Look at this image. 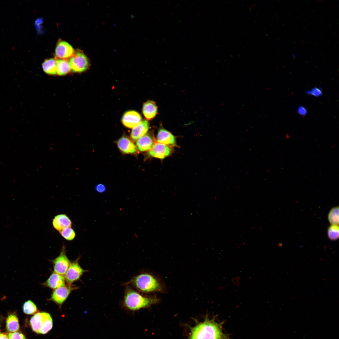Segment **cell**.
<instances>
[{
    "label": "cell",
    "mask_w": 339,
    "mask_h": 339,
    "mask_svg": "<svg viewBox=\"0 0 339 339\" xmlns=\"http://www.w3.org/2000/svg\"><path fill=\"white\" fill-rule=\"evenodd\" d=\"M222 324L207 316L203 321L191 328L187 339H229L228 335L223 331Z\"/></svg>",
    "instance_id": "obj_1"
},
{
    "label": "cell",
    "mask_w": 339,
    "mask_h": 339,
    "mask_svg": "<svg viewBox=\"0 0 339 339\" xmlns=\"http://www.w3.org/2000/svg\"><path fill=\"white\" fill-rule=\"evenodd\" d=\"M125 285L123 305L128 310L135 311L147 308L159 301V299L155 297L144 296L129 285Z\"/></svg>",
    "instance_id": "obj_2"
},
{
    "label": "cell",
    "mask_w": 339,
    "mask_h": 339,
    "mask_svg": "<svg viewBox=\"0 0 339 339\" xmlns=\"http://www.w3.org/2000/svg\"><path fill=\"white\" fill-rule=\"evenodd\" d=\"M126 284H130L138 291L148 293L162 290L161 286L156 278L148 273H140L133 277Z\"/></svg>",
    "instance_id": "obj_3"
},
{
    "label": "cell",
    "mask_w": 339,
    "mask_h": 339,
    "mask_svg": "<svg viewBox=\"0 0 339 339\" xmlns=\"http://www.w3.org/2000/svg\"><path fill=\"white\" fill-rule=\"evenodd\" d=\"M30 322L32 330L38 334H46L53 326L52 318L49 314L45 312L35 314L31 318Z\"/></svg>",
    "instance_id": "obj_4"
},
{
    "label": "cell",
    "mask_w": 339,
    "mask_h": 339,
    "mask_svg": "<svg viewBox=\"0 0 339 339\" xmlns=\"http://www.w3.org/2000/svg\"><path fill=\"white\" fill-rule=\"evenodd\" d=\"M71 70L73 72L81 73L86 70L89 65L87 57L82 52L77 51L69 61Z\"/></svg>",
    "instance_id": "obj_5"
},
{
    "label": "cell",
    "mask_w": 339,
    "mask_h": 339,
    "mask_svg": "<svg viewBox=\"0 0 339 339\" xmlns=\"http://www.w3.org/2000/svg\"><path fill=\"white\" fill-rule=\"evenodd\" d=\"M78 260L77 259L70 263L64 276L65 281L68 285H72L73 283L78 280L84 273L87 271L81 267Z\"/></svg>",
    "instance_id": "obj_6"
},
{
    "label": "cell",
    "mask_w": 339,
    "mask_h": 339,
    "mask_svg": "<svg viewBox=\"0 0 339 339\" xmlns=\"http://www.w3.org/2000/svg\"><path fill=\"white\" fill-rule=\"evenodd\" d=\"M52 262L54 272L64 276L71 263L66 255L65 246L62 247L59 255Z\"/></svg>",
    "instance_id": "obj_7"
},
{
    "label": "cell",
    "mask_w": 339,
    "mask_h": 339,
    "mask_svg": "<svg viewBox=\"0 0 339 339\" xmlns=\"http://www.w3.org/2000/svg\"><path fill=\"white\" fill-rule=\"evenodd\" d=\"M78 288L72 286L66 285L57 288L53 291L50 300L55 302L59 306L63 304L71 292Z\"/></svg>",
    "instance_id": "obj_8"
},
{
    "label": "cell",
    "mask_w": 339,
    "mask_h": 339,
    "mask_svg": "<svg viewBox=\"0 0 339 339\" xmlns=\"http://www.w3.org/2000/svg\"><path fill=\"white\" fill-rule=\"evenodd\" d=\"M72 46L67 42L59 40L56 46L55 55L60 59H66L73 56L75 54Z\"/></svg>",
    "instance_id": "obj_9"
},
{
    "label": "cell",
    "mask_w": 339,
    "mask_h": 339,
    "mask_svg": "<svg viewBox=\"0 0 339 339\" xmlns=\"http://www.w3.org/2000/svg\"><path fill=\"white\" fill-rule=\"evenodd\" d=\"M171 152L169 146L157 142L154 143L148 154L151 156L162 159L170 155Z\"/></svg>",
    "instance_id": "obj_10"
},
{
    "label": "cell",
    "mask_w": 339,
    "mask_h": 339,
    "mask_svg": "<svg viewBox=\"0 0 339 339\" xmlns=\"http://www.w3.org/2000/svg\"><path fill=\"white\" fill-rule=\"evenodd\" d=\"M142 117L140 114L134 110H129L125 112L121 118L123 125L128 128H133L141 121Z\"/></svg>",
    "instance_id": "obj_11"
},
{
    "label": "cell",
    "mask_w": 339,
    "mask_h": 339,
    "mask_svg": "<svg viewBox=\"0 0 339 339\" xmlns=\"http://www.w3.org/2000/svg\"><path fill=\"white\" fill-rule=\"evenodd\" d=\"M116 143L119 149L123 153L135 154L137 153L136 146L126 137H122L120 138Z\"/></svg>",
    "instance_id": "obj_12"
},
{
    "label": "cell",
    "mask_w": 339,
    "mask_h": 339,
    "mask_svg": "<svg viewBox=\"0 0 339 339\" xmlns=\"http://www.w3.org/2000/svg\"><path fill=\"white\" fill-rule=\"evenodd\" d=\"M65 281L64 276L54 272L43 284L55 289L65 285Z\"/></svg>",
    "instance_id": "obj_13"
},
{
    "label": "cell",
    "mask_w": 339,
    "mask_h": 339,
    "mask_svg": "<svg viewBox=\"0 0 339 339\" xmlns=\"http://www.w3.org/2000/svg\"><path fill=\"white\" fill-rule=\"evenodd\" d=\"M72 222L66 214H60L55 216L52 220L53 228L59 232L68 227H71Z\"/></svg>",
    "instance_id": "obj_14"
},
{
    "label": "cell",
    "mask_w": 339,
    "mask_h": 339,
    "mask_svg": "<svg viewBox=\"0 0 339 339\" xmlns=\"http://www.w3.org/2000/svg\"><path fill=\"white\" fill-rule=\"evenodd\" d=\"M156 139L158 142L167 146H173L176 144L175 138L173 135L163 128L160 129L159 131Z\"/></svg>",
    "instance_id": "obj_15"
},
{
    "label": "cell",
    "mask_w": 339,
    "mask_h": 339,
    "mask_svg": "<svg viewBox=\"0 0 339 339\" xmlns=\"http://www.w3.org/2000/svg\"><path fill=\"white\" fill-rule=\"evenodd\" d=\"M153 137L147 134L137 140L136 147L137 150L141 152L149 151L154 143Z\"/></svg>",
    "instance_id": "obj_16"
},
{
    "label": "cell",
    "mask_w": 339,
    "mask_h": 339,
    "mask_svg": "<svg viewBox=\"0 0 339 339\" xmlns=\"http://www.w3.org/2000/svg\"><path fill=\"white\" fill-rule=\"evenodd\" d=\"M149 127V123L147 121H141L132 128L131 134V139L133 141H136L144 136L148 131Z\"/></svg>",
    "instance_id": "obj_17"
},
{
    "label": "cell",
    "mask_w": 339,
    "mask_h": 339,
    "mask_svg": "<svg viewBox=\"0 0 339 339\" xmlns=\"http://www.w3.org/2000/svg\"><path fill=\"white\" fill-rule=\"evenodd\" d=\"M142 111L146 119L150 120L154 118L156 115L158 107L154 102L148 101L143 104Z\"/></svg>",
    "instance_id": "obj_18"
},
{
    "label": "cell",
    "mask_w": 339,
    "mask_h": 339,
    "mask_svg": "<svg viewBox=\"0 0 339 339\" xmlns=\"http://www.w3.org/2000/svg\"><path fill=\"white\" fill-rule=\"evenodd\" d=\"M6 328L7 331L10 332H16L19 329L18 318L14 313L9 314L6 321Z\"/></svg>",
    "instance_id": "obj_19"
},
{
    "label": "cell",
    "mask_w": 339,
    "mask_h": 339,
    "mask_svg": "<svg viewBox=\"0 0 339 339\" xmlns=\"http://www.w3.org/2000/svg\"><path fill=\"white\" fill-rule=\"evenodd\" d=\"M43 70L50 75L56 74V60L54 58L46 60L42 64Z\"/></svg>",
    "instance_id": "obj_20"
},
{
    "label": "cell",
    "mask_w": 339,
    "mask_h": 339,
    "mask_svg": "<svg viewBox=\"0 0 339 339\" xmlns=\"http://www.w3.org/2000/svg\"><path fill=\"white\" fill-rule=\"evenodd\" d=\"M56 74L64 75L69 72L70 70L69 62L66 59L56 60Z\"/></svg>",
    "instance_id": "obj_21"
},
{
    "label": "cell",
    "mask_w": 339,
    "mask_h": 339,
    "mask_svg": "<svg viewBox=\"0 0 339 339\" xmlns=\"http://www.w3.org/2000/svg\"><path fill=\"white\" fill-rule=\"evenodd\" d=\"M328 219L331 225H338L339 207H335L332 208L328 214Z\"/></svg>",
    "instance_id": "obj_22"
},
{
    "label": "cell",
    "mask_w": 339,
    "mask_h": 339,
    "mask_svg": "<svg viewBox=\"0 0 339 339\" xmlns=\"http://www.w3.org/2000/svg\"><path fill=\"white\" fill-rule=\"evenodd\" d=\"M23 309L24 312L28 315L35 314L37 311L36 306L30 300H29L24 303L23 306Z\"/></svg>",
    "instance_id": "obj_23"
},
{
    "label": "cell",
    "mask_w": 339,
    "mask_h": 339,
    "mask_svg": "<svg viewBox=\"0 0 339 339\" xmlns=\"http://www.w3.org/2000/svg\"><path fill=\"white\" fill-rule=\"evenodd\" d=\"M327 234L328 238L331 240H337L339 237L338 225H331L327 229Z\"/></svg>",
    "instance_id": "obj_24"
},
{
    "label": "cell",
    "mask_w": 339,
    "mask_h": 339,
    "mask_svg": "<svg viewBox=\"0 0 339 339\" xmlns=\"http://www.w3.org/2000/svg\"><path fill=\"white\" fill-rule=\"evenodd\" d=\"M59 232L61 236L67 240H72L75 237V232L71 227L66 228Z\"/></svg>",
    "instance_id": "obj_25"
},
{
    "label": "cell",
    "mask_w": 339,
    "mask_h": 339,
    "mask_svg": "<svg viewBox=\"0 0 339 339\" xmlns=\"http://www.w3.org/2000/svg\"><path fill=\"white\" fill-rule=\"evenodd\" d=\"M8 336L9 339H26L23 334L17 331L10 332Z\"/></svg>",
    "instance_id": "obj_26"
},
{
    "label": "cell",
    "mask_w": 339,
    "mask_h": 339,
    "mask_svg": "<svg viewBox=\"0 0 339 339\" xmlns=\"http://www.w3.org/2000/svg\"><path fill=\"white\" fill-rule=\"evenodd\" d=\"M95 189L96 191L100 193L104 192L106 190L105 186L102 184H99L97 185L95 187Z\"/></svg>",
    "instance_id": "obj_27"
},
{
    "label": "cell",
    "mask_w": 339,
    "mask_h": 339,
    "mask_svg": "<svg viewBox=\"0 0 339 339\" xmlns=\"http://www.w3.org/2000/svg\"><path fill=\"white\" fill-rule=\"evenodd\" d=\"M310 91V94L316 97L321 96L322 94V92L321 90L319 88L315 87L312 89Z\"/></svg>",
    "instance_id": "obj_28"
},
{
    "label": "cell",
    "mask_w": 339,
    "mask_h": 339,
    "mask_svg": "<svg viewBox=\"0 0 339 339\" xmlns=\"http://www.w3.org/2000/svg\"><path fill=\"white\" fill-rule=\"evenodd\" d=\"M298 111L300 115L303 116H305L307 113L306 108L302 106L299 107L298 109Z\"/></svg>",
    "instance_id": "obj_29"
},
{
    "label": "cell",
    "mask_w": 339,
    "mask_h": 339,
    "mask_svg": "<svg viewBox=\"0 0 339 339\" xmlns=\"http://www.w3.org/2000/svg\"><path fill=\"white\" fill-rule=\"evenodd\" d=\"M0 339H9L8 336L6 333L0 332Z\"/></svg>",
    "instance_id": "obj_30"
}]
</instances>
